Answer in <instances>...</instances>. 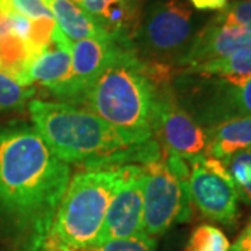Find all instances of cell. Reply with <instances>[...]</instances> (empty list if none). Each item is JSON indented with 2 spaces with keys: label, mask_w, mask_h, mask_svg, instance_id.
<instances>
[{
  "label": "cell",
  "mask_w": 251,
  "mask_h": 251,
  "mask_svg": "<svg viewBox=\"0 0 251 251\" xmlns=\"http://www.w3.org/2000/svg\"><path fill=\"white\" fill-rule=\"evenodd\" d=\"M70 183L60 161L34 126L0 127V216L25 240V250L45 243Z\"/></svg>",
  "instance_id": "cell-1"
},
{
  "label": "cell",
  "mask_w": 251,
  "mask_h": 251,
  "mask_svg": "<svg viewBox=\"0 0 251 251\" xmlns=\"http://www.w3.org/2000/svg\"><path fill=\"white\" fill-rule=\"evenodd\" d=\"M28 110L38 134L66 163L82 162L87 169H99L130 162L145 163L162 156L161 147L153 138L141 145H130L113 127L87 109L32 99Z\"/></svg>",
  "instance_id": "cell-2"
},
{
  "label": "cell",
  "mask_w": 251,
  "mask_h": 251,
  "mask_svg": "<svg viewBox=\"0 0 251 251\" xmlns=\"http://www.w3.org/2000/svg\"><path fill=\"white\" fill-rule=\"evenodd\" d=\"M156 81L133 44H119L80 103L113 127L130 145L152 138Z\"/></svg>",
  "instance_id": "cell-3"
},
{
  "label": "cell",
  "mask_w": 251,
  "mask_h": 251,
  "mask_svg": "<svg viewBox=\"0 0 251 251\" xmlns=\"http://www.w3.org/2000/svg\"><path fill=\"white\" fill-rule=\"evenodd\" d=\"M123 176V165L87 169L69 183L42 246L90 251L97 247L109 204Z\"/></svg>",
  "instance_id": "cell-4"
},
{
  "label": "cell",
  "mask_w": 251,
  "mask_h": 251,
  "mask_svg": "<svg viewBox=\"0 0 251 251\" xmlns=\"http://www.w3.org/2000/svg\"><path fill=\"white\" fill-rule=\"evenodd\" d=\"M193 17V10L183 0L153 1L133 35L135 53L140 50L150 59L148 64L180 66L196 35Z\"/></svg>",
  "instance_id": "cell-5"
},
{
  "label": "cell",
  "mask_w": 251,
  "mask_h": 251,
  "mask_svg": "<svg viewBox=\"0 0 251 251\" xmlns=\"http://www.w3.org/2000/svg\"><path fill=\"white\" fill-rule=\"evenodd\" d=\"M144 171L143 233L161 236L191 218L188 180L179 177L161 158L141 163Z\"/></svg>",
  "instance_id": "cell-6"
},
{
  "label": "cell",
  "mask_w": 251,
  "mask_h": 251,
  "mask_svg": "<svg viewBox=\"0 0 251 251\" xmlns=\"http://www.w3.org/2000/svg\"><path fill=\"white\" fill-rule=\"evenodd\" d=\"M152 138L165 153L183 159L206 155L205 128L180 105L166 78H156Z\"/></svg>",
  "instance_id": "cell-7"
},
{
  "label": "cell",
  "mask_w": 251,
  "mask_h": 251,
  "mask_svg": "<svg viewBox=\"0 0 251 251\" xmlns=\"http://www.w3.org/2000/svg\"><path fill=\"white\" fill-rule=\"evenodd\" d=\"M187 162L191 202L208 219L233 225L239 218V196L224 162L209 155Z\"/></svg>",
  "instance_id": "cell-8"
},
{
  "label": "cell",
  "mask_w": 251,
  "mask_h": 251,
  "mask_svg": "<svg viewBox=\"0 0 251 251\" xmlns=\"http://www.w3.org/2000/svg\"><path fill=\"white\" fill-rule=\"evenodd\" d=\"M144 171L141 163L123 165V176L109 204L99 243L143 233Z\"/></svg>",
  "instance_id": "cell-9"
},
{
  "label": "cell",
  "mask_w": 251,
  "mask_h": 251,
  "mask_svg": "<svg viewBox=\"0 0 251 251\" xmlns=\"http://www.w3.org/2000/svg\"><path fill=\"white\" fill-rule=\"evenodd\" d=\"M246 48H251L250 29L224 21L216 16L194 35L180 66L186 69L197 67L204 63L227 57Z\"/></svg>",
  "instance_id": "cell-10"
},
{
  "label": "cell",
  "mask_w": 251,
  "mask_h": 251,
  "mask_svg": "<svg viewBox=\"0 0 251 251\" xmlns=\"http://www.w3.org/2000/svg\"><path fill=\"white\" fill-rule=\"evenodd\" d=\"M119 44L122 42H117L112 36L88 38L72 42L70 77L60 99L78 105L85 91L108 64Z\"/></svg>",
  "instance_id": "cell-11"
},
{
  "label": "cell",
  "mask_w": 251,
  "mask_h": 251,
  "mask_svg": "<svg viewBox=\"0 0 251 251\" xmlns=\"http://www.w3.org/2000/svg\"><path fill=\"white\" fill-rule=\"evenodd\" d=\"M72 42L56 25L49 45L31 60L23 75L21 85L32 87L39 84L60 98L70 77Z\"/></svg>",
  "instance_id": "cell-12"
},
{
  "label": "cell",
  "mask_w": 251,
  "mask_h": 251,
  "mask_svg": "<svg viewBox=\"0 0 251 251\" xmlns=\"http://www.w3.org/2000/svg\"><path fill=\"white\" fill-rule=\"evenodd\" d=\"M117 42L133 44L138 25V0H72Z\"/></svg>",
  "instance_id": "cell-13"
},
{
  "label": "cell",
  "mask_w": 251,
  "mask_h": 251,
  "mask_svg": "<svg viewBox=\"0 0 251 251\" xmlns=\"http://www.w3.org/2000/svg\"><path fill=\"white\" fill-rule=\"evenodd\" d=\"M206 155L225 161L233 153L251 150V116L236 117L205 128Z\"/></svg>",
  "instance_id": "cell-14"
},
{
  "label": "cell",
  "mask_w": 251,
  "mask_h": 251,
  "mask_svg": "<svg viewBox=\"0 0 251 251\" xmlns=\"http://www.w3.org/2000/svg\"><path fill=\"white\" fill-rule=\"evenodd\" d=\"M45 3L56 25L70 42L110 36L85 10L72 0H45Z\"/></svg>",
  "instance_id": "cell-15"
},
{
  "label": "cell",
  "mask_w": 251,
  "mask_h": 251,
  "mask_svg": "<svg viewBox=\"0 0 251 251\" xmlns=\"http://www.w3.org/2000/svg\"><path fill=\"white\" fill-rule=\"evenodd\" d=\"M186 73L227 77H251V48L237 50L224 59H218L200 64L197 67L187 69Z\"/></svg>",
  "instance_id": "cell-16"
},
{
  "label": "cell",
  "mask_w": 251,
  "mask_h": 251,
  "mask_svg": "<svg viewBox=\"0 0 251 251\" xmlns=\"http://www.w3.org/2000/svg\"><path fill=\"white\" fill-rule=\"evenodd\" d=\"M222 162L233 181L239 200L251 206V150L233 153Z\"/></svg>",
  "instance_id": "cell-17"
},
{
  "label": "cell",
  "mask_w": 251,
  "mask_h": 251,
  "mask_svg": "<svg viewBox=\"0 0 251 251\" xmlns=\"http://www.w3.org/2000/svg\"><path fill=\"white\" fill-rule=\"evenodd\" d=\"M32 87H24L0 70V115L21 110L34 97Z\"/></svg>",
  "instance_id": "cell-18"
},
{
  "label": "cell",
  "mask_w": 251,
  "mask_h": 251,
  "mask_svg": "<svg viewBox=\"0 0 251 251\" xmlns=\"http://www.w3.org/2000/svg\"><path fill=\"white\" fill-rule=\"evenodd\" d=\"M183 251H230V243L216 226L200 225L193 230Z\"/></svg>",
  "instance_id": "cell-19"
},
{
  "label": "cell",
  "mask_w": 251,
  "mask_h": 251,
  "mask_svg": "<svg viewBox=\"0 0 251 251\" xmlns=\"http://www.w3.org/2000/svg\"><path fill=\"white\" fill-rule=\"evenodd\" d=\"M156 240L145 233L100 243L90 251H155Z\"/></svg>",
  "instance_id": "cell-20"
},
{
  "label": "cell",
  "mask_w": 251,
  "mask_h": 251,
  "mask_svg": "<svg viewBox=\"0 0 251 251\" xmlns=\"http://www.w3.org/2000/svg\"><path fill=\"white\" fill-rule=\"evenodd\" d=\"M224 21L237 24L251 31V0H234L218 14Z\"/></svg>",
  "instance_id": "cell-21"
},
{
  "label": "cell",
  "mask_w": 251,
  "mask_h": 251,
  "mask_svg": "<svg viewBox=\"0 0 251 251\" xmlns=\"http://www.w3.org/2000/svg\"><path fill=\"white\" fill-rule=\"evenodd\" d=\"M230 251H251V221L243 227L237 239L230 246Z\"/></svg>",
  "instance_id": "cell-22"
},
{
  "label": "cell",
  "mask_w": 251,
  "mask_h": 251,
  "mask_svg": "<svg viewBox=\"0 0 251 251\" xmlns=\"http://www.w3.org/2000/svg\"><path fill=\"white\" fill-rule=\"evenodd\" d=\"M197 10H222L229 0H190Z\"/></svg>",
  "instance_id": "cell-23"
},
{
  "label": "cell",
  "mask_w": 251,
  "mask_h": 251,
  "mask_svg": "<svg viewBox=\"0 0 251 251\" xmlns=\"http://www.w3.org/2000/svg\"><path fill=\"white\" fill-rule=\"evenodd\" d=\"M38 251H77V250H70V249H66V247H57V246H42Z\"/></svg>",
  "instance_id": "cell-24"
}]
</instances>
